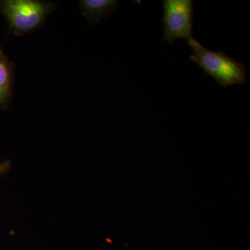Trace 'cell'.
<instances>
[{
	"label": "cell",
	"instance_id": "1",
	"mask_svg": "<svg viewBox=\"0 0 250 250\" xmlns=\"http://www.w3.org/2000/svg\"><path fill=\"white\" fill-rule=\"evenodd\" d=\"M192 53L190 59L201 67L205 75L214 78L223 88L247 82V69L243 62H237L223 51L210 50L195 39L188 40Z\"/></svg>",
	"mask_w": 250,
	"mask_h": 250
},
{
	"label": "cell",
	"instance_id": "2",
	"mask_svg": "<svg viewBox=\"0 0 250 250\" xmlns=\"http://www.w3.org/2000/svg\"><path fill=\"white\" fill-rule=\"evenodd\" d=\"M52 1L37 0H3L0 11L16 36H22L39 29L56 9Z\"/></svg>",
	"mask_w": 250,
	"mask_h": 250
},
{
	"label": "cell",
	"instance_id": "3",
	"mask_svg": "<svg viewBox=\"0 0 250 250\" xmlns=\"http://www.w3.org/2000/svg\"><path fill=\"white\" fill-rule=\"evenodd\" d=\"M164 36L162 41L172 44L177 39L192 36L194 2L192 0H164L162 1Z\"/></svg>",
	"mask_w": 250,
	"mask_h": 250
},
{
	"label": "cell",
	"instance_id": "4",
	"mask_svg": "<svg viewBox=\"0 0 250 250\" xmlns=\"http://www.w3.org/2000/svg\"><path fill=\"white\" fill-rule=\"evenodd\" d=\"M15 65L0 49V109L7 108L12 100Z\"/></svg>",
	"mask_w": 250,
	"mask_h": 250
},
{
	"label": "cell",
	"instance_id": "5",
	"mask_svg": "<svg viewBox=\"0 0 250 250\" xmlns=\"http://www.w3.org/2000/svg\"><path fill=\"white\" fill-rule=\"evenodd\" d=\"M79 4L82 14L90 24L108 17L120 6L117 0H81Z\"/></svg>",
	"mask_w": 250,
	"mask_h": 250
},
{
	"label": "cell",
	"instance_id": "6",
	"mask_svg": "<svg viewBox=\"0 0 250 250\" xmlns=\"http://www.w3.org/2000/svg\"><path fill=\"white\" fill-rule=\"evenodd\" d=\"M10 166H11V164H10L9 161H6L0 164V176L6 174L9 170Z\"/></svg>",
	"mask_w": 250,
	"mask_h": 250
}]
</instances>
